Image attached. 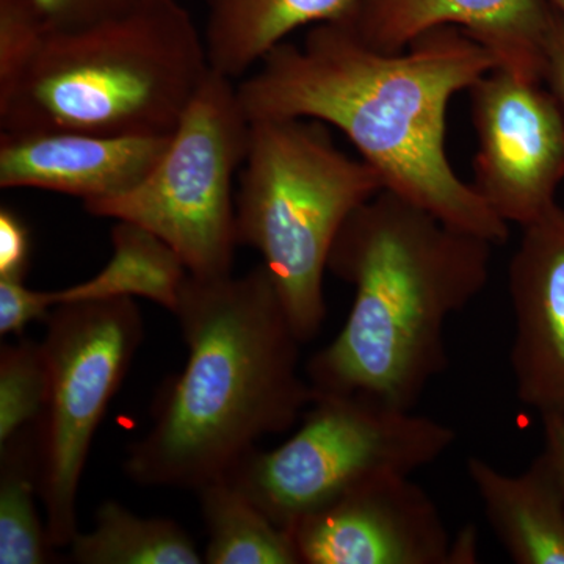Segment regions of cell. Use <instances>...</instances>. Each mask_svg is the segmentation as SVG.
I'll use <instances>...</instances> for the list:
<instances>
[{
	"instance_id": "cell-1",
	"label": "cell",
	"mask_w": 564,
	"mask_h": 564,
	"mask_svg": "<svg viewBox=\"0 0 564 564\" xmlns=\"http://www.w3.org/2000/svg\"><path fill=\"white\" fill-rule=\"evenodd\" d=\"M497 68L456 28L426 32L402 52L367 46L340 21L284 43L237 87L248 120H315L339 129L377 170L384 191L494 245L510 225L455 173L445 148L448 104Z\"/></svg>"
},
{
	"instance_id": "cell-2",
	"label": "cell",
	"mask_w": 564,
	"mask_h": 564,
	"mask_svg": "<svg viewBox=\"0 0 564 564\" xmlns=\"http://www.w3.org/2000/svg\"><path fill=\"white\" fill-rule=\"evenodd\" d=\"M173 315L187 364L152 408L150 432L129 447L124 473L144 488L198 491L263 437L291 430L315 391L263 263L243 276L188 274Z\"/></svg>"
},
{
	"instance_id": "cell-3",
	"label": "cell",
	"mask_w": 564,
	"mask_h": 564,
	"mask_svg": "<svg viewBox=\"0 0 564 564\" xmlns=\"http://www.w3.org/2000/svg\"><path fill=\"white\" fill-rule=\"evenodd\" d=\"M492 247L384 188L352 212L328 272L355 300L336 339L307 362L315 393H361L413 411L447 370L445 326L488 285Z\"/></svg>"
},
{
	"instance_id": "cell-4",
	"label": "cell",
	"mask_w": 564,
	"mask_h": 564,
	"mask_svg": "<svg viewBox=\"0 0 564 564\" xmlns=\"http://www.w3.org/2000/svg\"><path fill=\"white\" fill-rule=\"evenodd\" d=\"M203 33L180 0H139L79 29L46 24L0 85V132L172 135L209 74Z\"/></svg>"
},
{
	"instance_id": "cell-5",
	"label": "cell",
	"mask_w": 564,
	"mask_h": 564,
	"mask_svg": "<svg viewBox=\"0 0 564 564\" xmlns=\"http://www.w3.org/2000/svg\"><path fill=\"white\" fill-rule=\"evenodd\" d=\"M380 174L315 120L251 122L236 202L239 245L261 252L303 344L326 318L325 273L348 217L383 191Z\"/></svg>"
},
{
	"instance_id": "cell-6",
	"label": "cell",
	"mask_w": 564,
	"mask_h": 564,
	"mask_svg": "<svg viewBox=\"0 0 564 564\" xmlns=\"http://www.w3.org/2000/svg\"><path fill=\"white\" fill-rule=\"evenodd\" d=\"M302 419L280 447L254 448L226 475L284 530L378 475H413L456 441L452 426L361 393H315Z\"/></svg>"
},
{
	"instance_id": "cell-7",
	"label": "cell",
	"mask_w": 564,
	"mask_h": 564,
	"mask_svg": "<svg viewBox=\"0 0 564 564\" xmlns=\"http://www.w3.org/2000/svg\"><path fill=\"white\" fill-rule=\"evenodd\" d=\"M250 140L237 87L210 69L147 180L121 195L84 203L85 210L161 237L193 276H228L239 247L234 176Z\"/></svg>"
},
{
	"instance_id": "cell-8",
	"label": "cell",
	"mask_w": 564,
	"mask_h": 564,
	"mask_svg": "<svg viewBox=\"0 0 564 564\" xmlns=\"http://www.w3.org/2000/svg\"><path fill=\"white\" fill-rule=\"evenodd\" d=\"M47 391L33 423L40 499L52 549L77 530V494L99 423L131 369L144 337L133 299L61 303L46 321Z\"/></svg>"
},
{
	"instance_id": "cell-9",
	"label": "cell",
	"mask_w": 564,
	"mask_h": 564,
	"mask_svg": "<svg viewBox=\"0 0 564 564\" xmlns=\"http://www.w3.org/2000/svg\"><path fill=\"white\" fill-rule=\"evenodd\" d=\"M475 191L507 225H532L564 181V111L543 82L494 68L469 88Z\"/></svg>"
},
{
	"instance_id": "cell-10",
	"label": "cell",
	"mask_w": 564,
	"mask_h": 564,
	"mask_svg": "<svg viewBox=\"0 0 564 564\" xmlns=\"http://www.w3.org/2000/svg\"><path fill=\"white\" fill-rule=\"evenodd\" d=\"M288 532L302 564H454L443 516L406 474L370 478Z\"/></svg>"
},
{
	"instance_id": "cell-11",
	"label": "cell",
	"mask_w": 564,
	"mask_h": 564,
	"mask_svg": "<svg viewBox=\"0 0 564 564\" xmlns=\"http://www.w3.org/2000/svg\"><path fill=\"white\" fill-rule=\"evenodd\" d=\"M522 229L508 267L516 397L541 419L564 415L563 207L556 203Z\"/></svg>"
},
{
	"instance_id": "cell-12",
	"label": "cell",
	"mask_w": 564,
	"mask_h": 564,
	"mask_svg": "<svg viewBox=\"0 0 564 564\" xmlns=\"http://www.w3.org/2000/svg\"><path fill=\"white\" fill-rule=\"evenodd\" d=\"M339 21L381 52L408 50L434 29H462L491 52L497 68L544 82V0H355Z\"/></svg>"
},
{
	"instance_id": "cell-13",
	"label": "cell",
	"mask_w": 564,
	"mask_h": 564,
	"mask_svg": "<svg viewBox=\"0 0 564 564\" xmlns=\"http://www.w3.org/2000/svg\"><path fill=\"white\" fill-rule=\"evenodd\" d=\"M172 135L0 132V187L40 188L84 203L137 187L165 154Z\"/></svg>"
},
{
	"instance_id": "cell-14",
	"label": "cell",
	"mask_w": 564,
	"mask_h": 564,
	"mask_svg": "<svg viewBox=\"0 0 564 564\" xmlns=\"http://www.w3.org/2000/svg\"><path fill=\"white\" fill-rule=\"evenodd\" d=\"M467 475L486 519L518 564H564V497L543 455L519 475H508L478 456Z\"/></svg>"
},
{
	"instance_id": "cell-15",
	"label": "cell",
	"mask_w": 564,
	"mask_h": 564,
	"mask_svg": "<svg viewBox=\"0 0 564 564\" xmlns=\"http://www.w3.org/2000/svg\"><path fill=\"white\" fill-rule=\"evenodd\" d=\"M210 69L229 79L258 65L292 32L339 21L355 0H204Z\"/></svg>"
},
{
	"instance_id": "cell-16",
	"label": "cell",
	"mask_w": 564,
	"mask_h": 564,
	"mask_svg": "<svg viewBox=\"0 0 564 564\" xmlns=\"http://www.w3.org/2000/svg\"><path fill=\"white\" fill-rule=\"evenodd\" d=\"M113 254L101 272L61 291H51L52 302H99L113 299H147L174 314L188 270L181 256L148 229L118 220L111 229Z\"/></svg>"
},
{
	"instance_id": "cell-17",
	"label": "cell",
	"mask_w": 564,
	"mask_h": 564,
	"mask_svg": "<svg viewBox=\"0 0 564 564\" xmlns=\"http://www.w3.org/2000/svg\"><path fill=\"white\" fill-rule=\"evenodd\" d=\"M196 492L209 536L204 563L302 564L292 534L274 524L228 477Z\"/></svg>"
},
{
	"instance_id": "cell-18",
	"label": "cell",
	"mask_w": 564,
	"mask_h": 564,
	"mask_svg": "<svg viewBox=\"0 0 564 564\" xmlns=\"http://www.w3.org/2000/svg\"><path fill=\"white\" fill-rule=\"evenodd\" d=\"M68 558L77 564H199L191 534L172 519L140 518L117 502H104L95 527L70 541Z\"/></svg>"
},
{
	"instance_id": "cell-19",
	"label": "cell",
	"mask_w": 564,
	"mask_h": 564,
	"mask_svg": "<svg viewBox=\"0 0 564 564\" xmlns=\"http://www.w3.org/2000/svg\"><path fill=\"white\" fill-rule=\"evenodd\" d=\"M35 426L0 444V564H44L52 545L39 511Z\"/></svg>"
},
{
	"instance_id": "cell-20",
	"label": "cell",
	"mask_w": 564,
	"mask_h": 564,
	"mask_svg": "<svg viewBox=\"0 0 564 564\" xmlns=\"http://www.w3.org/2000/svg\"><path fill=\"white\" fill-rule=\"evenodd\" d=\"M43 345L31 339L0 348V444L39 421L46 402Z\"/></svg>"
},
{
	"instance_id": "cell-21",
	"label": "cell",
	"mask_w": 564,
	"mask_h": 564,
	"mask_svg": "<svg viewBox=\"0 0 564 564\" xmlns=\"http://www.w3.org/2000/svg\"><path fill=\"white\" fill-rule=\"evenodd\" d=\"M46 24L35 0H0V85L20 73Z\"/></svg>"
},
{
	"instance_id": "cell-22",
	"label": "cell",
	"mask_w": 564,
	"mask_h": 564,
	"mask_svg": "<svg viewBox=\"0 0 564 564\" xmlns=\"http://www.w3.org/2000/svg\"><path fill=\"white\" fill-rule=\"evenodd\" d=\"M54 306L51 292L33 291L22 280L0 278V336H20L32 322L46 321Z\"/></svg>"
},
{
	"instance_id": "cell-23",
	"label": "cell",
	"mask_w": 564,
	"mask_h": 564,
	"mask_svg": "<svg viewBox=\"0 0 564 564\" xmlns=\"http://www.w3.org/2000/svg\"><path fill=\"white\" fill-rule=\"evenodd\" d=\"M139 0H35L52 29H79L124 13Z\"/></svg>"
},
{
	"instance_id": "cell-24",
	"label": "cell",
	"mask_w": 564,
	"mask_h": 564,
	"mask_svg": "<svg viewBox=\"0 0 564 564\" xmlns=\"http://www.w3.org/2000/svg\"><path fill=\"white\" fill-rule=\"evenodd\" d=\"M32 240L28 225L10 207L0 209V278L25 280L31 267Z\"/></svg>"
},
{
	"instance_id": "cell-25",
	"label": "cell",
	"mask_w": 564,
	"mask_h": 564,
	"mask_svg": "<svg viewBox=\"0 0 564 564\" xmlns=\"http://www.w3.org/2000/svg\"><path fill=\"white\" fill-rule=\"evenodd\" d=\"M543 79L564 111V18L551 6L545 22Z\"/></svg>"
},
{
	"instance_id": "cell-26",
	"label": "cell",
	"mask_w": 564,
	"mask_h": 564,
	"mask_svg": "<svg viewBox=\"0 0 564 564\" xmlns=\"http://www.w3.org/2000/svg\"><path fill=\"white\" fill-rule=\"evenodd\" d=\"M544 456L564 497V415L543 417Z\"/></svg>"
},
{
	"instance_id": "cell-27",
	"label": "cell",
	"mask_w": 564,
	"mask_h": 564,
	"mask_svg": "<svg viewBox=\"0 0 564 564\" xmlns=\"http://www.w3.org/2000/svg\"><path fill=\"white\" fill-rule=\"evenodd\" d=\"M547 6H551L552 9L558 11L560 14L564 18V0H544Z\"/></svg>"
}]
</instances>
